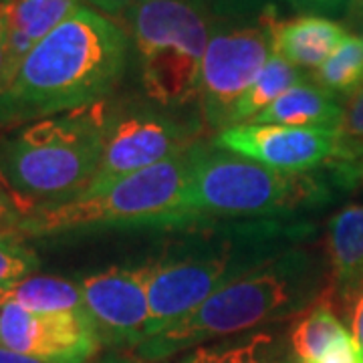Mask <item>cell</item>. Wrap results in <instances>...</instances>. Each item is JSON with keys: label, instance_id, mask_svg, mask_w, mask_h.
<instances>
[{"label": "cell", "instance_id": "obj_11", "mask_svg": "<svg viewBox=\"0 0 363 363\" xmlns=\"http://www.w3.org/2000/svg\"><path fill=\"white\" fill-rule=\"evenodd\" d=\"M0 347L45 363H85L101 341L87 315L33 313L0 301Z\"/></svg>", "mask_w": 363, "mask_h": 363}, {"label": "cell", "instance_id": "obj_4", "mask_svg": "<svg viewBox=\"0 0 363 363\" xmlns=\"http://www.w3.org/2000/svg\"><path fill=\"white\" fill-rule=\"evenodd\" d=\"M111 119L101 101L26 123L0 138V182L25 216L73 200L89 188Z\"/></svg>", "mask_w": 363, "mask_h": 363}, {"label": "cell", "instance_id": "obj_15", "mask_svg": "<svg viewBox=\"0 0 363 363\" xmlns=\"http://www.w3.org/2000/svg\"><path fill=\"white\" fill-rule=\"evenodd\" d=\"M11 37L0 87L16 75L26 55L81 6V0H9Z\"/></svg>", "mask_w": 363, "mask_h": 363}, {"label": "cell", "instance_id": "obj_24", "mask_svg": "<svg viewBox=\"0 0 363 363\" xmlns=\"http://www.w3.org/2000/svg\"><path fill=\"white\" fill-rule=\"evenodd\" d=\"M202 9L212 11L218 16H247L259 13V16L271 6H267L269 0H194Z\"/></svg>", "mask_w": 363, "mask_h": 363}, {"label": "cell", "instance_id": "obj_25", "mask_svg": "<svg viewBox=\"0 0 363 363\" xmlns=\"http://www.w3.org/2000/svg\"><path fill=\"white\" fill-rule=\"evenodd\" d=\"M313 363H363V353L350 331L331 347H327Z\"/></svg>", "mask_w": 363, "mask_h": 363}, {"label": "cell", "instance_id": "obj_20", "mask_svg": "<svg viewBox=\"0 0 363 363\" xmlns=\"http://www.w3.org/2000/svg\"><path fill=\"white\" fill-rule=\"evenodd\" d=\"M363 162V87L347 97L343 105V117L337 128L335 152L327 162L335 180L350 188L353 169Z\"/></svg>", "mask_w": 363, "mask_h": 363}, {"label": "cell", "instance_id": "obj_18", "mask_svg": "<svg viewBox=\"0 0 363 363\" xmlns=\"http://www.w3.org/2000/svg\"><path fill=\"white\" fill-rule=\"evenodd\" d=\"M350 329L341 323L331 303V291L315 301L291 331V347L298 363H313L327 347H331Z\"/></svg>", "mask_w": 363, "mask_h": 363}, {"label": "cell", "instance_id": "obj_34", "mask_svg": "<svg viewBox=\"0 0 363 363\" xmlns=\"http://www.w3.org/2000/svg\"><path fill=\"white\" fill-rule=\"evenodd\" d=\"M359 39L363 43V6H362V26H359Z\"/></svg>", "mask_w": 363, "mask_h": 363}, {"label": "cell", "instance_id": "obj_22", "mask_svg": "<svg viewBox=\"0 0 363 363\" xmlns=\"http://www.w3.org/2000/svg\"><path fill=\"white\" fill-rule=\"evenodd\" d=\"M272 347V335L255 333L236 343L200 345L182 363H277Z\"/></svg>", "mask_w": 363, "mask_h": 363}, {"label": "cell", "instance_id": "obj_27", "mask_svg": "<svg viewBox=\"0 0 363 363\" xmlns=\"http://www.w3.org/2000/svg\"><path fill=\"white\" fill-rule=\"evenodd\" d=\"M9 37H11V4H9V0H2L0 2V75L4 71V63H6Z\"/></svg>", "mask_w": 363, "mask_h": 363}, {"label": "cell", "instance_id": "obj_13", "mask_svg": "<svg viewBox=\"0 0 363 363\" xmlns=\"http://www.w3.org/2000/svg\"><path fill=\"white\" fill-rule=\"evenodd\" d=\"M272 52L297 69L317 71L350 35L343 26L317 14L289 21L272 16Z\"/></svg>", "mask_w": 363, "mask_h": 363}, {"label": "cell", "instance_id": "obj_2", "mask_svg": "<svg viewBox=\"0 0 363 363\" xmlns=\"http://www.w3.org/2000/svg\"><path fill=\"white\" fill-rule=\"evenodd\" d=\"M305 233L307 226L260 220L204 226L174 242L150 262L147 339L180 323L222 286L291 248L283 242H293Z\"/></svg>", "mask_w": 363, "mask_h": 363}, {"label": "cell", "instance_id": "obj_28", "mask_svg": "<svg viewBox=\"0 0 363 363\" xmlns=\"http://www.w3.org/2000/svg\"><path fill=\"white\" fill-rule=\"evenodd\" d=\"M93 6H97L99 11L107 14H128L131 9H135L138 4H142L145 0H89Z\"/></svg>", "mask_w": 363, "mask_h": 363}, {"label": "cell", "instance_id": "obj_3", "mask_svg": "<svg viewBox=\"0 0 363 363\" xmlns=\"http://www.w3.org/2000/svg\"><path fill=\"white\" fill-rule=\"evenodd\" d=\"M323 286L319 259L303 247L286 248L222 286L192 315L143 341L135 351L147 362H157L210 339L283 321L307 311L325 295Z\"/></svg>", "mask_w": 363, "mask_h": 363}, {"label": "cell", "instance_id": "obj_23", "mask_svg": "<svg viewBox=\"0 0 363 363\" xmlns=\"http://www.w3.org/2000/svg\"><path fill=\"white\" fill-rule=\"evenodd\" d=\"M39 269V257L16 230L0 234V298Z\"/></svg>", "mask_w": 363, "mask_h": 363}, {"label": "cell", "instance_id": "obj_31", "mask_svg": "<svg viewBox=\"0 0 363 363\" xmlns=\"http://www.w3.org/2000/svg\"><path fill=\"white\" fill-rule=\"evenodd\" d=\"M0 363H45V362H40V359H37V357H28V355H23V353H16V351L0 347Z\"/></svg>", "mask_w": 363, "mask_h": 363}, {"label": "cell", "instance_id": "obj_8", "mask_svg": "<svg viewBox=\"0 0 363 363\" xmlns=\"http://www.w3.org/2000/svg\"><path fill=\"white\" fill-rule=\"evenodd\" d=\"M272 16L269 9L257 25L230 26L210 35L196 95L208 128L222 131L230 125L234 105L271 59Z\"/></svg>", "mask_w": 363, "mask_h": 363}, {"label": "cell", "instance_id": "obj_7", "mask_svg": "<svg viewBox=\"0 0 363 363\" xmlns=\"http://www.w3.org/2000/svg\"><path fill=\"white\" fill-rule=\"evenodd\" d=\"M145 95L178 107L198 95L210 28L194 0H145L128 13Z\"/></svg>", "mask_w": 363, "mask_h": 363}, {"label": "cell", "instance_id": "obj_16", "mask_svg": "<svg viewBox=\"0 0 363 363\" xmlns=\"http://www.w3.org/2000/svg\"><path fill=\"white\" fill-rule=\"evenodd\" d=\"M343 117V105L337 97L317 83L301 81L281 95L272 105L262 109L248 123H272L291 128H319L337 131Z\"/></svg>", "mask_w": 363, "mask_h": 363}, {"label": "cell", "instance_id": "obj_26", "mask_svg": "<svg viewBox=\"0 0 363 363\" xmlns=\"http://www.w3.org/2000/svg\"><path fill=\"white\" fill-rule=\"evenodd\" d=\"M23 218H25V214H23L21 206L16 204L13 194L0 182V234L16 230Z\"/></svg>", "mask_w": 363, "mask_h": 363}, {"label": "cell", "instance_id": "obj_21", "mask_svg": "<svg viewBox=\"0 0 363 363\" xmlns=\"http://www.w3.org/2000/svg\"><path fill=\"white\" fill-rule=\"evenodd\" d=\"M315 83L337 95H353L363 87V43L347 35L335 52L315 71Z\"/></svg>", "mask_w": 363, "mask_h": 363}, {"label": "cell", "instance_id": "obj_6", "mask_svg": "<svg viewBox=\"0 0 363 363\" xmlns=\"http://www.w3.org/2000/svg\"><path fill=\"white\" fill-rule=\"evenodd\" d=\"M329 188L311 174H291L262 166L212 145L192 147L186 192L190 220L216 216H277L329 200Z\"/></svg>", "mask_w": 363, "mask_h": 363}, {"label": "cell", "instance_id": "obj_1", "mask_svg": "<svg viewBox=\"0 0 363 363\" xmlns=\"http://www.w3.org/2000/svg\"><path fill=\"white\" fill-rule=\"evenodd\" d=\"M128 51L125 30L81 4L0 87V131L101 104L123 77Z\"/></svg>", "mask_w": 363, "mask_h": 363}, {"label": "cell", "instance_id": "obj_35", "mask_svg": "<svg viewBox=\"0 0 363 363\" xmlns=\"http://www.w3.org/2000/svg\"><path fill=\"white\" fill-rule=\"evenodd\" d=\"M362 6H363V0H362Z\"/></svg>", "mask_w": 363, "mask_h": 363}, {"label": "cell", "instance_id": "obj_5", "mask_svg": "<svg viewBox=\"0 0 363 363\" xmlns=\"http://www.w3.org/2000/svg\"><path fill=\"white\" fill-rule=\"evenodd\" d=\"M192 147L182 156L130 174L105 188L35 210L21 220L16 233L25 238H40L109 226L152 224L182 228L194 224L186 208Z\"/></svg>", "mask_w": 363, "mask_h": 363}, {"label": "cell", "instance_id": "obj_32", "mask_svg": "<svg viewBox=\"0 0 363 363\" xmlns=\"http://www.w3.org/2000/svg\"><path fill=\"white\" fill-rule=\"evenodd\" d=\"M99 363H156V362H147L140 355L131 357V355H123V353H107L104 359Z\"/></svg>", "mask_w": 363, "mask_h": 363}, {"label": "cell", "instance_id": "obj_36", "mask_svg": "<svg viewBox=\"0 0 363 363\" xmlns=\"http://www.w3.org/2000/svg\"><path fill=\"white\" fill-rule=\"evenodd\" d=\"M0 2H2V0H0Z\"/></svg>", "mask_w": 363, "mask_h": 363}, {"label": "cell", "instance_id": "obj_9", "mask_svg": "<svg viewBox=\"0 0 363 363\" xmlns=\"http://www.w3.org/2000/svg\"><path fill=\"white\" fill-rule=\"evenodd\" d=\"M150 262L140 267H109L81 279L85 313L109 347H140L150 325Z\"/></svg>", "mask_w": 363, "mask_h": 363}, {"label": "cell", "instance_id": "obj_10", "mask_svg": "<svg viewBox=\"0 0 363 363\" xmlns=\"http://www.w3.org/2000/svg\"><path fill=\"white\" fill-rule=\"evenodd\" d=\"M196 135L194 125L162 113L143 111L121 119L113 117L97 176L85 192L182 156L196 145Z\"/></svg>", "mask_w": 363, "mask_h": 363}, {"label": "cell", "instance_id": "obj_14", "mask_svg": "<svg viewBox=\"0 0 363 363\" xmlns=\"http://www.w3.org/2000/svg\"><path fill=\"white\" fill-rule=\"evenodd\" d=\"M329 291L343 303H353L363 291V204L341 208L327 224Z\"/></svg>", "mask_w": 363, "mask_h": 363}, {"label": "cell", "instance_id": "obj_30", "mask_svg": "<svg viewBox=\"0 0 363 363\" xmlns=\"http://www.w3.org/2000/svg\"><path fill=\"white\" fill-rule=\"evenodd\" d=\"M295 6L298 9H305V11H327V13H331V11H339V9H343L350 0H291Z\"/></svg>", "mask_w": 363, "mask_h": 363}, {"label": "cell", "instance_id": "obj_12", "mask_svg": "<svg viewBox=\"0 0 363 363\" xmlns=\"http://www.w3.org/2000/svg\"><path fill=\"white\" fill-rule=\"evenodd\" d=\"M335 142L337 131L333 130L242 123L218 131L212 143L267 168L305 174L331 160Z\"/></svg>", "mask_w": 363, "mask_h": 363}, {"label": "cell", "instance_id": "obj_29", "mask_svg": "<svg viewBox=\"0 0 363 363\" xmlns=\"http://www.w3.org/2000/svg\"><path fill=\"white\" fill-rule=\"evenodd\" d=\"M351 335L363 353V291L351 303Z\"/></svg>", "mask_w": 363, "mask_h": 363}, {"label": "cell", "instance_id": "obj_33", "mask_svg": "<svg viewBox=\"0 0 363 363\" xmlns=\"http://www.w3.org/2000/svg\"><path fill=\"white\" fill-rule=\"evenodd\" d=\"M357 184H363V162L357 166V168L353 169V174H351V180H350V188L351 186H357Z\"/></svg>", "mask_w": 363, "mask_h": 363}, {"label": "cell", "instance_id": "obj_19", "mask_svg": "<svg viewBox=\"0 0 363 363\" xmlns=\"http://www.w3.org/2000/svg\"><path fill=\"white\" fill-rule=\"evenodd\" d=\"M297 83H301V73L297 67H293L283 57L272 52L271 59L259 73V77L255 79V83L248 87L247 93L238 99V104L234 105L228 128L248 123L252 117L259 116L262 109L274 104L281 95H285L286 91L295 87Z\"/></svg>", "mask_w": 363, "mask_h": 363}, {"label": "cell", "instance_id": "obj_17", "mask_svg": "<svg viewBox=\"0 0 363 363\" xmlns=\"http://www.w3.org/2000/svg\"><path fill=\"white\" fill-rule=\"evenodd\" d=\"M0 301H11L14 305L33 313H85V301L79 281H69L51 274H30L25 281L4 293Z\"/></svg>", "mask_w": 363, "mask_h": 363}]
</instances>
